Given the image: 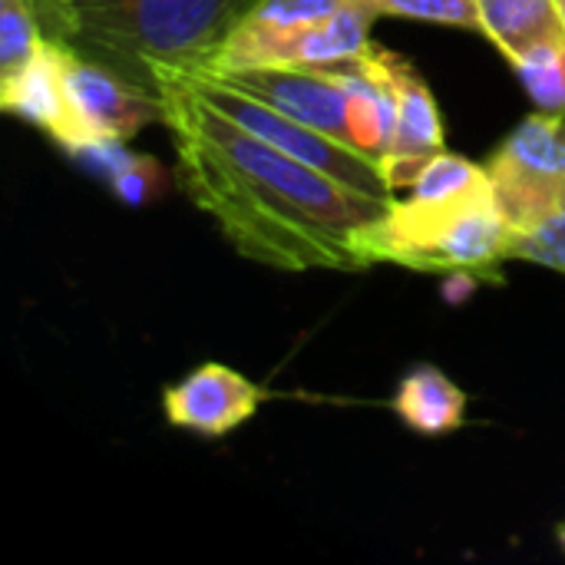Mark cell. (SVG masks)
I'll list each match as a JSON object with an SVG mask.
<instances>
[{
  "mask_svg": "<svg viewBox=\"0 0 565 565\" xmlns=\"http://www.w3.org/2000/svg\"><path fill=\"white\" fill-rule=\"evenodd\" d=\"M222 79L245 96L311 126L341 142L358 146L354 139V96L341 70L315 66H238L222 73H202ZM361 149V146H358Z\"/></svg>",
  "mask_w": 565,
  "mask_h": 565,
  "instance_id": "obj_8",
  "label": "cell"
},
{
  "mask_svg": "<svg viewBox=\"0 0 565 565\" xmlns=\"http://www.w3.org/2000/svg\"><path fill=\"white\" fill-rule=\"evenodd\" d=\"M43 36L159 96L199 76L255 0H30Z\"/></svg>",
  "mask_w": 565,
  "mask_h": 565,
  "instance_id": "obj_2",
  "label": "cell"
},
{
  "mask_svg": "<svg viewBox=\"0 0 565 565\" xmlns=\"http://www.w3.org/2000/svg\"><path fill=\"white\" fill-rule=\"evenodd\" d=\"M381 66L394 93V119H391L387 146L381 152V166H384L391 189L401 192V189H411L417 175L440 152H447V132H444V116L427 79L404 56L391 50H381Z\"/></svg>",
  "mask_w": 565,
  "mask_h": 565,
  "instance_id": "obj_9",
  "label": "cell"
},
{
  "mask_svg": "<svg viewBox=\"0 0 565 565\" xmlns=\"http://www.w3.org/2000/svg\"><path fill=\"white\" fill-rule=\"evenodd\" d=\"M358 3H364L377 17L477 30V0H358Z\"/></svg>",
  "mask_w": 565,
  "mask_h": 565,
  "instance_id": "obj_18",
  "label": "cell"
},
{
  "mask_svg": "<svg viewBox=\"0 0 565 565\" xmlns=\"http://www.w3.org/2000/svg\"><path fill=\"white\" fill-rule=\"evenodd\" d=\"M477 30L510 66L546 43L565 40L556 0H477Z\"/></svg>",
  "mask_w": 565,
  "mask_h": 565,
  "instance_id": "obj_12",
  "label": "cell"
},
{
  "mask_svg": "<svg viewBox=\"0 0 565 565\" xmlns=\"http://www.w3.org/2000/svg\"><path fill=\"white\" fill-rule=\"evenodd\" d=\"M53 43V40H50ZM60 83L70 113V152L122 146L152 122H162V99L132 86L119 73L56 43Z\"/></svg>",
  "mask_w": 565,
  "mask_h": 565,
  "instance_id": "obj_5",
  "label": "cell"
},
{
  "mask_svg": "<svg viewBox=\"0 0 565 565\" xmlns=\"http://www.w3.org/2000/svg\"><path fill=\"white\" fill-rule=\"evenodd\" d=\"M374 20H377L374 10H367L364 3H351L328 20L295 30H255L235 23L225 43L218 46L215 60L202 73H222L238 66H315V70L348 66L374 46L371 43Z\"/></svg>",
  "mask_w": 565,
  "mask_h": 565,
  "instance_id": "obj_6",
  "label": "cell"
},
{
  "mask_svg": "<svg viewBox=\"0 0 565 565\" xmlns=\"http://www.w3.org/2000/svg\"><path fill=\"white\" fill-rule=\"evenodd\" d=\"M175 149V182L242 258L301 271H361L358 232L391 199L367 195L248 132L185 79L159 89Z\"/></svg>",
  "mask_w": 565,
  "mask_h": 565,
  "instance_id": "obj_1",
  "label": "cell"
},
{
  "mask_svg": "<svg viewBox=\"0 0 565 565\" xmlns=\"http://www.w3.org/2000/svg\"><path fill=\"white\" fill-rule=\"evenodd\" d=\"M185 83L205 99L212 103L218 113H225L228 119H235L238 126H245L248 132L262 136L265 142H271L275 149L367 192V195H377V199H394V189L384 175V166L377 156L351 146V142H341L321 129H311L252 96H245L242 89L222 83V79H212V76H185Z\"/></svg>",
  "mask_w": 565,
  "mask_h": 565,
  "instance_id": "obj_4",
  "label": "cell"
},
{
  "mask_svg": "<svg viewBox=\"0 0 565 565\" xmlns=\"http://www.w3.org/2000/svg\"><path fill=\"white\" fill-rule=\"evenodd\" d=\"M513 228L503 218L493 185L470 192H420L391 199L381 218L358 232L364 265H401L427 275L490 278L510 262Z\"/></svg>",
  "mask_w": 565,
  "mask_h": 565,
  "instance_id": "obj_3",
  "label": "cell"
},
{
  "mask_svg": "<svg viewBox=\"0 0 565 565\" xmlns=\"http://www.w3.org/2000/svg\"><path fill=\"white\" fill-rule=\"evenodd\" d=\"M358 0H255L238 23L255 30H295L334 17Z\"/></svg>",
  "mask_w": 565,
  "mask_h": 565,
  "instance_id": "obj_17",
  "label": "cell"
},
{
  "mask_svg": "<svg viewBox=\"0 0 565 565\" xmlns=\"http://www.w3.org/2000/svg\"><path fill=\"white\" fill-rule=\"evenodd\" d=\"M556 540H559V546L565 550V523H559V530H556Z\"/></svg>",
  "mask_w": 565,
  "mask_h": 565,
  "instance_id": "obj_19",
  "label": "cell"
},
{
  "mask_svg": "<svg viewBox=\"0 0 565 565\" xmlns=\"http://www.w3.org/2000/svg\"><path fill=\"white\" fill-rule=\"evenodd\" d=\"M510 262H530L565 275V195L536 222L513 228Z\"/></svg>",
  "mask_w": 565,
  "mask_h": 565,
  "instance_id": "obj_15",
  "label": "cell"
},
{
  "mask_svg": "<svg viewBox=\"0 0 565 565\" xmlns=\"http://www.w3.org/2000/svg\"><path fill=\"white\" fill-rule=\"evenodd\" d=\"M483 166L510 228L536 222L565 195V113L536 109L507 132Z\"/></svg>",
  "mask_w": 565,
  "mask_h": 565,
  "instance_id": "obj_7",
  "label": "cell"
},
{
  "mask_svg": "<svg viewBox=\"0 0 565 565\" xmlns=\"http://www.w3.org/2000/svg\"><path fill=\"white\" fill-rule=\"evenodd\" d=\"M556 7H559V20H563V30H565V0H556Z\"/></svg>",
  "mask_w": 565,
  "mask_h": 565,
  "instance_id": "obj_20",
  "label": "cell"
},
{
  "mask_svg": "<svg viewBox=\"0 0 565 565\" xmlns=\"http://www.w3.org/2000/svg\"><path fill=\"white\" fill-rule=\"evenodd\" d=\"M391 411L420 437H447L467 424V394L440 367L417 364L401 377Z\"/></svg>",
  "mask_w": 565,
  "mask_h": 565,
  "instance_id": "obj_13",
  "label": "cell"
},
{
  "mask_svg": "<svg viewBox=\"0 0 565 565\" xmlns=\"http://www.w3.org/2000/svg\"><path fill=\"white\" fill-rule=\"evenodd\" d=\"M265 397L268 394L242 371L225 364H202L166 387L162 411L166 420L179 430H192L199 437H228L258 414Z\"/></svg>",
  "mask_w": 565,
  "mask_h": 565,
  "instance_id": "obj_10",
  "label": "cell"
},
{
  "mask_svg": "<svg viewBox=\"0 0 565 565\" xmlns=\"http://www.w3.org/2000/svg\"><path fill=\"white\" fill-rule=\"evenodd\" d=\"M0 106L3 113L33 122L43 129L56 146L66 149L70 142V113L60 83L56 43L46 40L40 56L13 76H0Z\"/></svg>",
  "mask_w": 565,
  "mask_h": 565,
  "instance_id": "obj_11",
  "label": "cell"
},
{
  "mask_svg": "<svg viewBox=\"0 0 565 565\" xmlns=\"http://www.w3.org/2000/svg\"><path fill=\"white\" fill-rule=\"evenodd\" d=\"M46 46L43 26L30 0H0V76L30 66Z\"/></svg>",
  "mask_w": 565,
  "mask_h": 565,
  "instance_id": "obj_14",
  "label": "cell"
},
{
  "mask_svg": "<svg viewBox=\"0 0 565 565\" xmlns=\"http://www.w3.org/2000/svg\"><path fill=\"white\" fill-rule=\"evenodd\" d=\"M530 99L543 113H565V40L546 43L513 63Z\"/></svg>",
  "mask_w": 565,
  "mask_h": 565,
  "instance_id": "obj_16",
  "label": "cell"
}]
</instances>
